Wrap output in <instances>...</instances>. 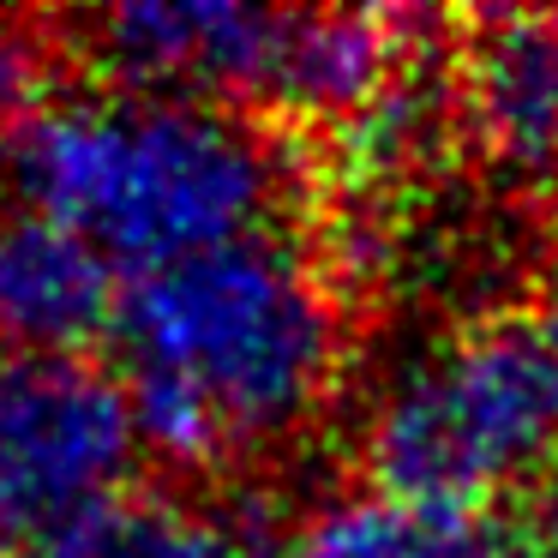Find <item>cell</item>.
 <instances>
[{
  "instance_id": "obj_1",
  "label": "cell",
  "mask_w": 558,
  "mask_h": 558,
  "mask_svg": "<svg viewBox=\"0 0 558 558\" xmlns=\"http://www.w3.org/2000/svg\"><path fill=\"white\" fill-rule=\"evenodd\" d=\"M121 385L138 433L181 469L301 433L342 366V306L289 234H246L133 277L114 301Z\"/></svg>"
},
{
  "instance_id": "obj_2",
  "label": "cell",
  "mask_w": 558,
  "mask_h": 558,
  "mask_svg": "<svg viewBox=\"0 0 558 558\" xmlns=\"http://www.w3.org/2000/svg\"><path fill=\"white\" fill-rule=\"evenodd\" d=\"M25 210L66 229L109 270L150 277L265 234L282 162L222 102L174 90H78L13 126Z\"/></svg>"
},
{
  "instance_id": "obj_3",
  "label": "cell",
  "mask_w": 558,
  "mask_h": 558,
  "mask_svg": "<svg viewBox=\"0 0 558 558\" xmlns=\"http://www.w3.org/2000/svg\"><path fill=\"white\" fill-rule=\"evenodd\" d=\"M373 486L486 510L558 469V354L541 313L474 318L409 354L366 414Z\"/></svg>"
},
{
  "instance_id": "obj_4",
  "label": "cell",
  "mask_w": 558,
  "mask_h": 558,
  "mask_svg": "<svg viewBox=\"0 0 558 558\" xmlns=\"http://www.w3.org/2000/svg\"><path fill=\"white\" fill-rule=\"evenodd\" d=\"M138 414L126 385L85 354H0V541L25 546L121 505Z\"/></svg>"
},
{
  "instance_id": "obj_5",
  "label": "cell",
  "mask_w": 558,
  "mask_h": 558,
  "mask_svg": "<svg viewBox=\"0 0 558 558\" xmlns=\"http://www.w3.org/2000/svg\"><path fill=\"white\" fill-rule=\"evenodd\" d=\"M85 31L126 85L222 102V109L229 102L277 109L294 13L234 7V0H138L97 13Z\"/></svg>"
},
{
  "instance_id": "obj_6",
  "label": "cell",
  "mask_w": 558,
  "mask_h": 558,
  "mask_svg": "<svg viewBox=\"0 0 558 558\" xmlns=\"http://www.w3.org/2000/svg\"><path fill=\"white\" fill-rule=\"evenodd\" d=\"M462 102L505 169H558V19H486L462 61Z\"/></svg>"
},
{
  "instance_id": "obj_7",
  "label": "cell",
  "mask_w": 558,
  "mask_h": 558,
  "mask_svg": "<svg viewBox=\"0 0 558 558\" xmlns=\"http://www.w3.org/2000/svg\"><path fill=\"white\" fill-rule=\"evenodd\" d=\"M114 270L66 229L19 210L0 241V342L31 354H73L114 318Z\"/></svg>"
},
{
  "instance_id": "obj_8",
  "label": "cell",
  "mask_w": 558,
  "mask_h": 558,
  "mask_svg": "<svg viewBox=\"0 0 558 558\" xmlns=\"http://www.w3.org/2000/svg\"><path fill=\"white\" fill-rule=\"evenodd\" d=\"M289 558H510L486 510L426 505L385 486L313 505L289 534Z\"/></svg>"
},
{
  "instance_id": "obj_9",
  "label": "cell",
  "mask_w": 558,
  "mask_h": 558,
  "mask_svg": "<svg viewBox=\"0 0 558 558\" xmlns=\"http://www.w3.org/2000/svg\"><path fill=\"white\" fill-rule=\"evenodd\" d=\"M7 558H289V534H270L253 510L121 498L61 534L13 546Z\"/></svg>"
},
{
  "instance_id": "obj_10",
  "label": "cell",
  "mask_w": 558,
  "mask_h": 558,
  "mask_svg": "<svg viewBox=\"0 0 558 558\" xmlns=\"http://www.w3.org/2000/svg\"><path fill=\"white\" fill-rule=\"evenodd\" d=\"M541 325H546V342H553V354H558V294L541 306Z\"/></svg>"
},
{
  "instance_id": "obj_11",
  "label": "cell",
  "mask_w": 558,
  "mask_h": 558,
  "mask_svg": "<svg viewBox=\"0 0 558 558\" xmlns=\"http://www.w3.org/2000/svg\"><path fill=\"white\" fill-rule=\"evenodd\" d=\"M7 222H13V210H0V241H7Z\"/></svg>"
}]
</instances>
